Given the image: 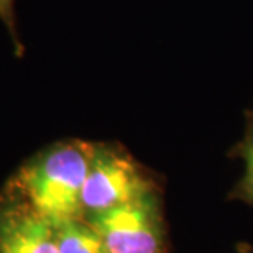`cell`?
<instances>
[{
    "instance_id": "obj_4",
    "label": "cell",
    "mask_w": 253,
    "mask_h": 253,
    "mask_svg": "<svg viewBox=\"0 0 253 253\" xmlns=\"http://www.w3.org/2000/svg\"><path fill=\"white\" fill-rule=\"evenodd\" d=\"M0 253H58L53 224L2 189Z\"/></svg>"
},
{
    "instance_id": "obj_2",
    "label": "cell",
    "mask_w": 253,
    "mask_h": 253,
    "mask_svg": "<svg viewBox=\"0 0 253 253\" xmlns=\"http://www.w3.org/2000/svg\"><path fill=\"white\" fill-rule=\"evenodd\" d=\"M160 189L163 188L158 176L136 161L124 145L92 141L90 163L81 196L83 217L128 204Z\"/></svg>"
},
{
    "instance_id": "obj_1",
    "label": "cell",
    "mask_w": 253,
    "mask_h": 253,
    "mask_svg": "<svg viewBox=\"0 0 253 253\" xmlns=\"http://www.w3.org/2000/svg\"><path fill=\"white\" fill-rule=\"evenodd\" d=\"M90 153L92 141L81 138L56 141L25 161L3 191L51 224L83 217L81 196Z\"/></svg>"
},
{
    "instance_id": "obj_8",
    "label": "cell",
    "mask_w": 253,
    "mask_h": 253,
    "mask_svg": "<svg viewBox=\"0 0 253 253\" xmlns=\"http://www.w3.org/2000/svg\"><path fill=\"white\" fill-rule=\"evenodd\" d=\"M237 252L239 253H253V249L249 244H239L237 245Z\"/></svg>"
},
{
    "instance_id": "obj_5",
    "label": "cell",
    "mask_w": 253,
    "mask_h": 253,
    "mask_svg": "<svg viewBox=\"0 0 253 253\" xmlns=\"http://www.w3.org/2000/svg\"><path fill=\"white\" fill-rule=\"evenodd\" d=\"M58 253H105L99 234L84 217L53 224Z\"/></svg>"
},
{
    "instance_id": "obj_7",
    "label": "cell",
    "mask_w": 253,
    "mask_h": 253,
    "mask_svg": "<svg viewBox=\"0 0 253 253\" xmlns=\"http://www.w3.org/2000/svg\"><path fill=\"white\" fill-rule=\"evenodd\" d=\"M0 20L13 37L15 44L20 48L17 35V20H15V0H0Z\"/></svg>"
},
{
    "instance_id": "obj_3",
    "label": "cell",
    "mask_w": 253,
    "mask_h": 253,
    "mask_svg": "<svg viewBox=\"0 0 253 253\" xmlns=\"http://www.w3.org/2000/svg\"><path fill=\"white\" fill-rule=\"evenodd\" d=\"M84 219L99 234L105 253H171L163 189Z\"/></svg>"
},
{
    "instance_id": "obj_6",
    "label": "cell",
    "mask_w": 253,
    "mask_h": 253,
    "mask_svg": "<svg viewBox=\"0 0 253 253\" xmlns=\"http://www.w3.org/2000/svg\"><path fill=\"white\" fill-rule=\"evenodd\" d=\"M230 156L244 160L245 171L242 179L230 191V201H242L253 206V110L245 114V131L242 140L230 151Z\"/></svg>"
}]
</instances>
